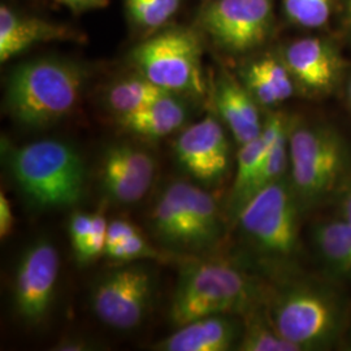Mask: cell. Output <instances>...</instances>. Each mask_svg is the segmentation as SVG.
<instances>
[{
  "label": "cell",
  "mask_w": 351,
  "mask_h": 351,
  "mask_svg": "<svg viewBox=\"0 0 351 351\" xmlns=\"http://www.w3.org/2000/svg\"><path fill=\"white\" fill-rule=\"evenodd\" d=\"M125 4L137 25L155 29L165 24L177 12L180 0H125Z\"/></svg>",
  "instance_id": "cell-24"
},
{
  "label": "cell",
  "mask_w": 351,
  "mask_h": 351,
  "mask_svg": "<svg viewBox=\"0 0 351 351\" xmlns=\"http://www.w3.org/2000/svg\"><path fill=\"white\" fill-rule=\"evenodd\" d=\"M175 152L181 167L203 185L219 184L229 171V141L213 116L186 128L176 139Z\"/></svg>",
  "instance_id": "cell-11"
},
{
  "label": "cell",
  "mask_w": 351,
  "mask_h": 351,
  "mask_svg": "<svg viewBox=\"0 0 351 351\" xmlns=\"http://www.w3.org/2000/svg\"><path fill=\"white\" fill-rule=\"evenodd\" d=\"M55 1L62 3L63 5L71 8L75 12L101 10L107 7L110 3V0H55Z\"/></svg>",
  "instance_id": "cell-33"
},
{
  "label": "cell",
  "mask_w": 351,
  "mask_h": 351,
  "mask_svg": "<svg viewBox=\"0 0 351 351\" xmlns=\"http://www.w3.org/2000/svg\"><path fill=\"white\" fill-rule=\"evenodd\" d=\"M188 207L193 250L211 247L219 241L223 230L220 210L215 198L199 186L188 184Z\"/></svg>",
  "instance_id": "cell-20"
},
{
  "label": "cell",
  "mask_w": 351,
  "mask_h": 351,
  "mask_svg": "<svg viewBox=\"0 0 351 351\" xmlns=\"http://www.w3.org/2000/svg\"><path fill=\"white\" fill-rule=\"evenodd\" d=\"M156 172L155 159L132 145H113L101 162V185L112 201L133 204L151 188Z\"/></svg>",
  "instance_id": "cell-13"
},
{
  "label": "cell",
  "mask_w": 351,
  "mask_h": 351,
  "mask_svg": "<svg viewBox=\"0 0 351 351\" xmlns=\"http://www.w3.org/2000/svg\"><path fill=\"white\" fill-rule=\"evenodd\" d=\"M7 164L27 202L39 210L75 206L85 193V167L68 143L43 139L12 147Z\"/></svg>",
  "instance_id": "cell-2"
},
{
  "label": "cell",
  "mask_w": 351,
  "mask_h": 351,
  "mask_svg": "<svg viewBox=\"0 0 351 351\" xmlns=\"http://www.w3.org/2000/svg\"><path fill=\"white\" fill-rule=\"evenodd\" d=\"M282 60L294 82L311 95L329 94L337 86L343 60L337 47L326 38H301L284 51Z\"/></svg>",
  "instance_id": "cell-12"
},
{
  "label": "cell",
  "mask_w": 351,
  "mask_h": 351,
  "mask_svg": "<svg viewBox=\"0 0 351 351\" xmlns=\"http://www.w3.org/2000/svg\"><path fill=\"white\" fill-rule=\"evenodd\" d=\"M245 315H247V317L245 326H242L237 350L300 351L277 332L268 313L263 314L254 307Z\"/></svg>",
  "instance_id": "cell-22"
},
{
  "label": "cell",
  "mask_w": 351,
  "mask_h": 351,
  "mask_svg": "<svg viewBox=\"0 0 351 351\" xmlns=\"http://www.w3.org/2000/svg\"><path fill=\"white\" fill-rule=\"evenodd\" d=\"M348 13H349V20L351 24V0H348Z\"/></svg>",
  "instance_id": "cell-37"
},
{
  "label": "cell",
  "mask_w": 351,
  "mask_h": 351,
  "mask_svg": "<svg viewBox=\"0 0 351 351\" xmlns=\"http://www.w3.org/2000/svg\"><path fill=\"white\" fill-rule=\"evenodd\" d=\"M272 20L271 0H216L202 11L199 24L217 46L239 53L263 43Z\"/></svg>",
  "instance_id": "cell-9"
},
{
  "label": "cell",
  "mask_w": 351,
  "mask_h": 351,
  "mask_svg": "<svg viewBox=\"0 0 351 351\" xmlns=\"http://www.w3.org/2000/svg\"><path fill=\"white\" fill-rule=\"evenodd\" d=\"M348 99H349V104H350L351 108V75L349 82H348Z\"/></svg>",
  "instance_id": "cell-35"
},
{
  "label": "cell",
  "mask_w": 351,
  "mask_h": 351,
  "mask_svg": "<svg viewBox=\"0 0 351 351\" xmlns=\"http://www.w3.org/2000/svg\"><path fill=\"white\" fill-rule=\"evenodd\" d=\"M12 208L11 204L4 195V191L0 193V236L1 239L8 237L12 232L13 228Z\"/></svg>",
  "instance_id": "cell-32"
},
{
  "label": "cell",
  "mask_w": 351,
  "mask_h": 351,
  "mask_svg": "<svg viewBox=\"0 0 351 351\" xmlns=\"http://www.w3.org/2000/svg\"><path fill=\"white\" fill-rule=\"evenodd\" d=\"M186 107L173 94H165L136 112L119 116V124L128 132L147 138H163L184 125Z\"/></svg>",
  "instance_id": "cell-18"
},
{
  "label": "cell",
  "mask_w": 351,
  "mask_h": 351,
  "mask_svg": "<svg viewBox=\"0 0 351 351\" xmlns=\"http://www.w3.org/2000/svg\"><path fill=\"white\" fill-rule=\"evenodd\" d=\"M75 37V30L50 21L21 16L10 7H0V62L5 63L32 46Z\"/></svg>",
  "instance_id": "cell-16"
},
{
  "label": "cell",
  "mask_w": 351,
  "mask_h": 351,
  "mask_svg": "<svg viewBox=\"0 0 351 351\" xmlns=\"http://www.w3.org/2000/svg\"><path fill=\"white\" fill-rule=\"evenodd\" d=\"M348 304L320 282H298L277 293L268 316L277 332L300 351L329 349L343 330Z\"/></svg>",
  "instance_id": "cell-4"
},
{
  "label": "cell",
  "mask_w": 351,
  "mask_h": 351,
  "mask_svg": "<svg viewBox=\"0 0 351 351\" xmlns=\"http://www.w3.org/2000/svg\"><path fill=\"white\" fill-rule=\"evenodd\" d=\"M139 233H141V230L134 224H132L126 220H121V219L113 220L111 223H108L106 247L117 245L133 236H137Z\"/></svg>",
  "instance_id": "cell-30"
},
{
  "label": "cell",
  "mask_w": 351,
  "mask_h": 351,
  "mask_svg": "<svg viewBox=\"0 0 351 351\" xmlns=\"http://www.w3.org/2000/svg\"><path fill=\"white\" fill-rule=\"evenodd\" d=\"M199 36L175 27L146 39L132 51V63L152 84L172 94L202 95L206 88Z\"/></svg>",
  "instance_id": "cell-6"
},
{
  "label": "cell",
  "mask_w": 351,
  "mask_h": 351,
  "mask_svg": "<svg viewBox=\"0 0 351 351\" xmlns=\"http://www.w3.org/2000/svg\"><path fill=\"white\" fill-rule=\"evenodd\" d=\"M93 229V215L75 213L69 221V234L75 254L81 250Z\"/></svg>",
  "instance_id": "cell-29"
},
{
  "label": "cell",
  "mask_w": 351,
  "mask_h": 351,
  "mask_svg": "<svg viewBox=\"0 0 351 351\" xmlns=\"http://www.w3.org/2000/svg\"><path fill=\"white\" fill-rule=\"evenodd\" d=\"M348 349L351 350V326L350 330H349V335H348Z\"/></svg>",
  "instance_id": "cell-36"
},
{
  "label": "cell",
  "mask_w": 351,
  "mask_h": 351,
  "mask_svg": "<svg viewBox=\"0 0 351 351\" xmlns=\"http://www.w3.org/2000/svg\"><path fill=\"white\" fill-rule=\"evenodd\" d=\"M315 246L328 271L351 280V224L343 220L323 223L314 229Z\"/></svg>",
  "instance_id": "cell-19"
},
{
  "label": "cell",
  "mask_w": 351,
  "mask_h": 351,
  "mask_svg": "<svg viewBox=\"0 0 351 351\" xmlns=\"http://www.w3.org/2000/svg\"><path fill=\"white\" fill-rule=\"evenodd\" d=\"M288 130L285 133H282L275 142V145L271 147V150L268 152L267 158L264 159L263 164L259 168L258 173L252 178L250 185L245 190V193L239 201L236 217L241 211V208L256 193H259L261 190L267 188L268 185L285 177L289 164Z\"/></svg>",
  "instance_id": "cell-23"
},
{
  "label": "cell",
  "mask_w": 351,
  "mask_h": 351,
  "mask_svg": "<svg viewBox=\"0 0 351 351\" xmlns=\"http://www.w3.org/2000/svg\"><path fill=\"white\" fill-rule=\"evenodd\" d=\"M90 342L81 339H66L56 345V350L82 351L90 349Z\"/></svg>",
  "instance_id": "cell-34"
},
{
  "label": "cell",
  "mask_w": 351,
  "mask_h": 351,
  "mask_svg": "<svg viewBox=\"0 0 351 351\" xmlns=\"http://www.w3.org/2000/svg\"><path fill=\"white\" fill-rule=\"evenodd\" d=\"M155 293V280L145 265H126L110 271L93 289L91 303L106 326L129 330L143 322Z\"/></svg>",
  "instance_id": "cell-8"
},
{
  "label": "cell",
  "mask_w": 351,
  "mask_h": 351,
  "mask_svg": "<svg viewBox=\"0 0 351 351\" xmlns=\"http://www.w3.org/2000/svg\"><path fill=\"white\" fill-rule=\"evenodd\" d=\"M290 185L301 208L315 206L337 191L350 164L339 133L324 125L289 124Z\"/></svg>",
  "instance_id": "cell-5"
},
{
  "label": "cell",
  "mask_w": 351,
  "mask_h": 351,
  "mask_svg": "<svg viewBox=\"0 0 351 351\" xmlns=\"http://www.w3.org/2000/svg\"><path fill=\"white\" fill-rule=\"evenodd\" d=\"M242 326L232 315H213L178 326L173 335L159 342L162 351H226L239 345Z\"/></svg>",
  "instance_id": "cell-14"
},
{
  "label": "cell",
  "mask_w": 351,
  "mask_h": 351,
  "mask_svg": "<svg viewBox=\"0 0 351 351\" xmlns=\"http://www.w3.org/2000/svg\"><path fill=\"white\" fill-rule=\"evenodd\" d=\"M337 211L341 220L351 224V178L337 190Z\"/></svg>",
  "instance_id": "cell-31"
},
{
  "label": "cell",
  "mask_w": 351,
  "mask_h": 351,
  "mask_svg": "<svg viewBox=\"0 0 351 351\" xmlns=\"http://www.w3.org/2000/svg\"><path fill=\"white\" fill-rule=\"evenodd\" d=\"M289 20L303 27H322L329 21L335 0H282Z\"/></svg>",
  "instance_id": "cell-25"
},
{
  "label": "cell",
  "mask_w": 351,
  "mask_h": 351,
  "mask_svg": "<svg viewBox=\"0 0 351 351\" xmlns=\"http://www.w3.org/2000/svg\"><path fill=\"white\" fill-rule=\"evenodd\" d=\"M186 181H175L164 189L151 213V226L164 243L193 250Z\"/></svg>",
  "instance_id": "cell-17"
},
{
  "label": "cell",
  "mask_w": 351,
  "mask_h": 351,
  "mask_svg": "<svg viewBox=\"0 0 351 351\" xmlns=\"http://www.w3.org/2000/svg\"><path fill=\"white\" fill-rule=\"evenodd\" d=\"M165 94L172 93L159 88L146 77L141 75L114 84L107 94V101L113 112L124 116L138 111Z\"/></svg>",
  "instance_id": "cell-21"
},
{
  "label": "cell",
  "mask_w": 351,
  "mask_h": 351,
  "mask_svg": "<svg viewBox=\"0 0 351 351\" xmlns=\"http://www.w3.org/2000/svg\"><path fill=\"white\" fill-rule=\"evenodd\" d=\"M250 66L272 88L280 103L291 98L295 82L282 59L278 60L274 56H264L259 60L252 62Z\"/></svg>",
  "instance_id": "cell-26"
},
{
  "label": "cell",
  "mask_w": 351,
  "mask_h": 351,
  "mask_svg": "<svg viewBox=\"0 0 351 351\" xmlns=\"http://www.w3.org/2000/svg\"><path fill=\"white\" fill-rule=\"evenodd\" d=\"M258 298V284L236 264L219 259L191 262L180 274L169 317L182 326L213 315H245Z\"/></svg>",
  "instance_id": "cell-3"
},
{
  "label": "cell",
  "mask_w": 351,
  "mask_h": 351,
  "mask_svg": "<svg viewBox=\"0 0 351 351\" xmlns=\"http://www.w3.org/2000/svg\"><path fill=\"white\" fill-rule=\"evenodd\" d=\"M59 268V252L47 239H38L24 251L13 281V306L23 322L38 324L49 315Z\"/></svg>",
  "instance_id": "cell-10"
},
{
  "label": "cell",
  "mask_w": 351,
  "mask_h": 351,
  "mask_svg": "<svg viewBox=\"0 0 351 351\" xmlns=\"http://www.w3.org/2000/svg\"><path fill=\"white\" fill-rule=\"evenodd\" d=\"M104 255L117 262H133L139 259H158L160 252L154 249L147 239L139 233L117 245L106 247Z\"/></svg>",
  "instance_id": "cell-27"
},
{
  "label": "cell",
  "mask_w": 351,
  "mask_h": 351,
  "mask_svg": "<svg viewBox=\"0 0 351 351\" xmlns=\"http://www.w3.org/2000/svg\"><path fill=\"white\" fill-rule=\"evenodd\" d=\"M107 229L108 221L101 213L93 215V229L88 234L84 247L75 254L77 262L81 264L90 263L104 254L107 243Z\"/></svg>",
  "instance_id": "cell-28"
},
{
  "label": "cell",
  "mask_w": 351,
  "mask_h": 351,
  "mask_svg": "<svg viewBox=\"0 0 351 351\" xmlns=\"http://www.w3.org/2000/svg\"><path fill=\"white\" fill-rule=\"evenodd\" d=\"M300 208L290 181L284 177L250 198L237 221L256 250L272 258H289L298 247Z\"/></svg>",
  "instance_id": "cell-7"
},
{
  "label": "cell",
  "mask_w": 351,
  "mask_h": 351,
  "mask_svg": "<svg viewBox=\"0 0 351 351\" xmlns=\"http://www.w3.org/2000/svg\"><path fill=\"white\" fill-rule=\"evenodd\" d=\"M215 104L221 120L239 146L262 134L263 124L258 103L245 85H241L226 72L220 75L216 82Z\"/></svg>",
  "instance_id": "cell-15"
},
{
  "label": "cell",
  "mask_w": 351,
  "mask_h": 351,
  "mask_svg": "<svg viewBox=\"0 0 351 351\" xmlns=\"http://www.w3.org/2000/svg\"><path fill=\"white\" fill-rule=\"evenodd\" d=\"M86 71L60 58L34 59L16 66L8 77L5 108L29 129H43L73 112L86 82Z\"/></svg>",
  "instance_id": "cell-1"
}]
</instances>
